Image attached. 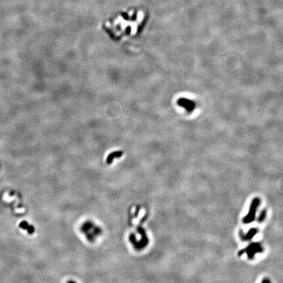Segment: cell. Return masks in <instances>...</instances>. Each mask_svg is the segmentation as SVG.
<instances>
[{
  "label": "cell",
  "instance_id": "obj_1",
  "mask_svg": "<svg viewBox=\"0 0 283 283\" xmlns=\"http://www.w3.org/2000/svg\"><path fill=\"white\" fill-rule=\"evenodd\" d=\"M144 15L142 11L135 13L132 11L130 15H118L111 21L107 22L105 26L111 33L116 37H122L123 35H133L137 33L138 28L144 22Z\"/></svg>",
  "mask_w": 283,
  "mask_h": 283
},
{
  "label": "cell",
  "instance_id": "obj_2",
  "mask_svg": "<svg viewBox=\"0 0 283 283\" xmlns=\"http://www.w3.org/2000/svg\"><path fill=\"white\" fill-rule=\"evenodd\" d=\"M68 283H75V282H72V281H70V282H69Z\"/></svg>",
  "mask_w": 283,
  "mask_h": 283
}]
</instances>
